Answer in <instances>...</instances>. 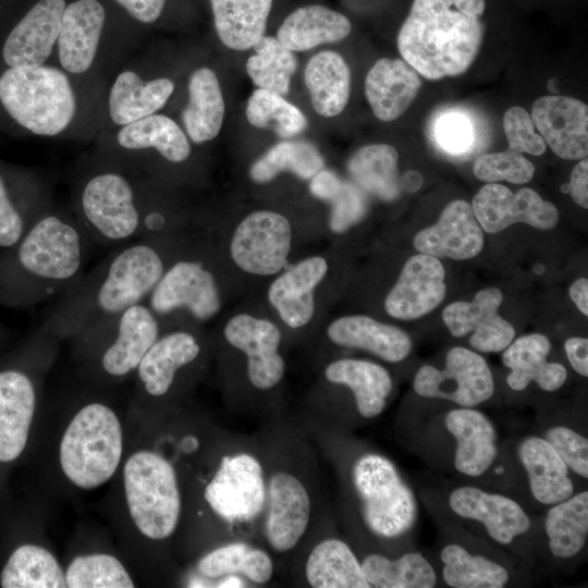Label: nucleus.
Wrapping results in <instances>:
<instances>
[{
  "label": "nucleus",
  "instance_id": "39",
  "mask_svg": "<svg viewBox=\"0 0 588 588\" xmlns=\"http://www.w3.org/2000/svg\"><path fill=\"white\" fill-rule=\"evenodd\" d=\"M120 148L130 152L156 150L171 163H182L191 156L187 136L171 118L154 113L123 125L117 134Z\"/></svg>",
  "mask_w": 588,
  "mask_h": 588
},
{
  "label": "nucleus",
  "instance_id": "4",
  "mask_svg": "<svg viewBox=\"0 0 588 588\" xmlns=\"http://www.w3.org/2000/svg\"><path fill=\"white\" fill-rule=\"evenodd\" d=\"M91 243L74 216L50 207L0 253V305L28 308L62 294L85 272Z\"/></svg>",
  "mask_w": 588,
  "mask_h": 588
},
{
  "label": "nucleus",
  "instance_id": "23",
  "mask_svg": "<svg viewBox=\"0 0 588 588\" xmlns=\"http://www.w3.org/2000/svg\"><path fill=\"white\" fill-rule=\"evenodd\" d=\"M541 137L559 157L580 160L588 155V108L568 96H543L531 109Z\"/></svg>",
  "mask_w": 588,
  "mask_h": 588
},
{
  "label": "nucleus",
  "instance_id": "48",
  "mask_svg": "<svg viewBox=\"0 0 588 588\" xmlns=\"http://www.w3.org/2000/svg\"><path fill=\"white\" fill-rule=\"evenodd\" d=\"M255 54L246 63L252 81L261 89L281 96L289 93L291 77L296 71L294 51L285 48L277 37L262 36L254 46Z\"/></svg>",
  "mask_w": 588,
  "mask_h": 588
},
{
  "label": "nucleus",
  "instance_id": "61",
  "mask_svg": "<svg viewBox=\"0 0 588 588\" xmlns=\"http://www.w3.org/2000/svg\"><path fill=\"white\" fill-rule=\"evenodd\" d=\"M562 191H563V192H568V184L563 185V186H562Z\"/></svg>",
  "mask_w": 588,
  "mask_h": 588
},
{
  "label": "nucleus",
  "instance_id": "5",
  "mask_svg": "<svg viewBox=\"0 0 588 588\" xmlns=\"http://www.w3.org/2000/svg\"><path fill=\"white\" fill-rule=\"evenodd\" d=\"M486 0H414L397 35L401 57L418 74L465 73L479 52Z\"/></svg>",
  "mask_w": 588,
  "mask_h": 588
},
{
  "label": "nucleus",
  "instance_id": "36",
  "mask_svg": "<svg viewBox=\"0 0 588 588\" xmlns=\"http://www.w3.org/2000/svg\"><path fill=\"white\" fill-rule=\"evenodd\" d=\"M174 90L167 77L144 81L131 70L122 71L114 79L108 97L112 122L123 126L160 110Z\"/></svg>",
  "mask_w": 588,
  "mask_h": 588
},
{
  "label": "nucleus",
  "instance_id": "43",
  "mask_svg": "<svg viewBox=\"0 0 588 588\" xmlns=\"http://www.w3.org/2000/svg\"><path fill=\"white\" fill-rule=\"evenodd\" d=\"M363 573L370 588H432L437 575L419 552H408L390 559L378 552L360 559Z\"/></svg>",
  "mask_w": 588,
  "mask_h": 588
},
{
  "label": "nucleus",
  "instance_id": "15",
  "mask_svg": "<svg viewBox=\"0 0 588 588\" xmlns=\"http://www.w3.org/2000/svg\"><path fill=\"white\" fill-rule=\"evenodd\" d=\"M278 573L271 553L248 540H231L200 553L186 576L188 587H259Z\"/></svg>",
  "mask_w": 588,
  "mask_h": 588
},
{
  "label": "nucleus",
  "instance_id": "45",
  "mask_svg": "<svg viewBox=\"0 0 588 588\" xmlns=\"http://www.w3.org/2000/svg\"><path fill=\"white\" fill-rule=\"evenodd\" d=\"M544 529L553 555L566 559L578 554L588 535V492L553 504L547 513Z\"/></svg>",
  "mask_w": 588,
  "mask_h": 588
},
{
  "label": "nucleus",
  "instance_id": "28",
  "mask_svg": "<svg viewBox=\"0 0 588 588\" xmlns=\"http://www.w3.org/2000/svg\"><path fill=\"white\" fill-rule=\"evenodd\" d=\"M49 208L39 181L0 164V253L16 244Z\"/></svg>",
  "mask_w": 588,
  "mask_h": 588
},
{
  "label": "nucleus",
  "instance_id": "1",
  "mask_svg": "<svg viewBox=\"0 0 588 588\" xmlns=\"http://www.w3.org/2000/svg\"><path fill=\"white\" fill-rule=\"evenodd\" d=\"M266 466V509L259 543L287 575L306 544L328 524L319 453L302 426L277 416L256 431Z\"/></svg>",
  "mask_w": 588,
  "mask_h": 588
},
{
  "label": "nucleus",
  "instance_id": "56",
  "mask_svg": "<svg viewBox=\"0 0 588 588\" xmlns=\"http://www.w3.org/2000/svg\"><path fill=\"white\" fill-rule=\"evenodd\" d=\"M136 21L150 24L161 15L166 0H115Z\"/></svg>",
  "mask_w": 588,
  "mask_h": 588
},
{
  "label": "nucleus",
  "instance_id": "37",
  "mask_svg": "<svg viewBox=\"0 0 588 588\" xmlns=\"http://www.w3.org/2000/svg\"><path fill=\"white\" fill-rule=\"evenodd\" d=\"M352 29L342 13L320 4L301 7L290 13L277 33V39L292 51H305L322 44L344 39Z\"/></svg>",
  "mask_w": 588,
  "mask_h": 588
},
{
  "label": "nucleus",
  "instance_id": "33",
  "mask_svg": "<svg viewBox=\"0 0 588 588\" xmlns=\"http://www.w3.org/2000/svg\"><path fill=\"white\" fill-rule=\"evenodd\" d=\"M503 351V364L511 369L506 382L512 390L523 391L534 381L543 391L553 392L565 383L566 368L547 360L551 343L544 334L523 335Z\"/></svg>",
  "mask_w": 588,
  "mask_h": 588
},
{
  "label": "nucleus",
  "instance_id": "16",
  "mask_svg": "<svg viewBox=\"0 0 588 588\" xmlns=\"http://www.w3.org/2000/svg\"><path fill=\"white\" fill-rule=\"evenodd\" d=\"M415 392L428 399L451 401L462 407H475L494 392V381L486 359L462 346L452 347L440 370L425 365L415 375Z\"/></svg>",
  "mask_w": 588,
  "mask_h": 588
},
{
  "label": "nucleus",
  "instance_id": "7",
  "mask_svg": "<svg viewBox=\"0 0 588 588\" xmlns=\"http://www.w3.org/2000/svg\"><path fill=\"white\" fill-rule=\"evenodd\" d=\"M342 473L367 531L380 540H395L416 522L417 503L396 466L384 455L363 451L351 461L330 460Z\"/></svg>",
  "mask_w": 588,
  "mask_h": 588
},
{
  "label": "nucleus",
  "instance_id": "46",
  "mask_svg": "<svg viewBox=\"0 0 588 588\" xmlns=\"http://www.w3.org/2000/svg\"><path fill=\"white\" fill-rule=\"evenodd\" d=\"M442 577L453 588H502L509 572L501 564L482 555H474L464 547L451 543L440 554Z\"/></svg>",
  "mask_w": 588,
  "mask_h": 588
},
{
  "label": "nucleus",
  "instance_id": "60",
  "mask_svg": "<svg viewBox=\"0 0 588 588\" xmlns=\"http://www.w3.org/2000/svg\"><path fill=\"white\" fill-rule=\"evenodd\" d=\"M424 179L418 171H406L400 179V186L402 189L414 193L417 192L422 185Z\"/></svg>",
  "mask_w": 588,
  "mask_h": 588
},
{
  "label": "nucleus",
  "instance_id": "9",
  "mask_svg": "<svg viewBox=\"0 0 588 588\" xmlns=\"http://www.w3.org/2000/svg\"><path fill=\"white\" fill-rule=\"evenodd\" d=\"M123 486L137 530L150 541L169 542L183 516L182 480L173 462L159 451L137 450L124 463Z\"/></svg>",
  "mask_w": 588,
  "mask_h": 588
},
{
  "label": "nucleus",
  "instance_id": "10",
  "mask_svg": "<svg viewBox=\"0 0 588 588\" xmlns=\"http://www.w3.org/2000/svg\"><path fill=\"white\" fill-rule=\"evenodd\" d=\"M160 333L159 318L146 303H139L95 322L72 339L87 370L109 382L134 373Z\"/></svg>",
  "mask_w": 588,
  "mask_h": 588
},
{
  "label": "nucleus",
  "instance_id": "32",
  "mask_svg": "<svg viewBox=\"0 0 588 588\" xmlns=\"http://www.w3.org/2000/svg\"><path fill=\"white\" fill-rule=\"evenodd\" d=\"M421 87L418 73L401 59H379L365 79V95L373 114L389 122L400 118Z\"/></svg>",
  "mask_w": 588,
  "mask_h": 588
},
{
  "label": "nucleus",
  "instance_id": "31",
  "mask_svg": "<svg viewBox=\"0 0 588 588\" xmlns=\"http://www.w3.org/2000/svg\"><path fill=\"white\" fill-rule=\"evenodd\" d=\"M327 271V260L314 256L299 261L271 283L268 299L290 328L304 327L311 320L315 311L314 290Z\"/></svg>",
  "mask_w": 588,
  "mask_h": 588
},
{
  "label": "nucleus",
  "instance_id": "13",
  "mask_svg": "<svg viewBox=\"0 0 588 588\" xmlns=\"http://www.w3.org/2000/svg\"><path fill=\"white\" fill-rule=\"evenodd\" d=\"M145 303L158 318L186 311L199 321L212 318L221 308L215 274L199 258L191 257L168 265Z\"/></svg>",
  "mask_w": 588,
  "mask_h": 588
},
{
  "label": "nucleus",
  "instance_id": "34",
  "mask_svg": "<svg viewBox=\"0 0 588 588\" xmlns=\"http://www.w3.org/2000/svg\"><path fill=\"white\" fill-rule=\"evenodd\" d=\"M327 334L335 345L364 350L389 363L404 360L412 351V340L401 328L363 315L338 318Z\"/></svg>",
  "mask_w": 588,
  "mask_h": 588
},
{
  "label": "nucleus",
  "instance_id": "59",
  "mask_svg": "<svg viewBox=\"0 0 588 588\" xmlns=\"http://www.w3.org/2000/svg\"><path fill=\"white\" fill-rule=\"evenodd\" d=\"M569 297L577 306L579 311L585 316L588 315V280L586 278H578L575 280L568 290Z\"/></svg>",
  "mask_w": 588,
  "mask_h": 588
},
{
  "label": "nucleus",
  "instance_id": "49",
  "mask_svg": "<svg viewBox=\"0 0 588 588\" xmlns=\"http://www.w3.org/2000/svg\"><path fill=\"white\" fill-rule=\"evenodd\" d=\"M429 134L434 146L443 154L451 157L466 156L478 147L479 119L469 109L446 107L432 117Z\"/></svg>",
  "mask_w": 588,
  "mask_h": 588
},
{
  "label": "nucleus",
  "instance_id": "27",
  "mask_svg": "<svg viewBox=\"0 0 588 588\" xmlns=\"http://www.w3.org/2000/svg\"><path fill=\"white\" fill-rule=\"evenodd\" d=\"M106 21L98 0H76L65 7L57 40L58 58L64 72L84 74L94 63Z\"/></svg>",
  "mask_w": 588,
  "mask_h": 588
},
{
  "label": "nucleus",
  "instance_id": "17",
  "mask_svg": "<svg viewBox=\"0 0 588 588\" xmlns=\"http://www.w3.org/2000/svg\"><path fill=\"white\" fill-rule=\"evenodd\" d=\"M330 523L306 544L287 576L303 587L370 588L360 559L345 540L330 532Z\"/></svg>",
  "mask_w": 588,
  "mask_h": 588
},
{
  "label": "nucleus",
  "instance_id": "54",
  "mask_svg": "<svg viewBox=\"0 0 588 588\" xmlns=\"http://www.w3.org/2000/svg\"><path fill=\"white\" fill-rule=\"evenodd\" d=\"M503 130L509 149L541 156L546 152L547 144L541 135L535 132V124L526 109L511 107L503 115Z\"/></svg>",
  "mask_w": 588,
  "mask_h": 588
},
{
  "label": "nucleus",
  "instance_id": "57",
  "mask_svg": "<svg viewBox=\"0 0 588 588\" xmlns=\"http://www.w3.org/2000/svg\"><path fill=\"white\" fill-rule=\"evenodd\" d=\"M568 192L573 200L580 207L588 208V160L580 161L573 168L568 183Z\"/></svg>",
  "mask_w": 588,
  "mask_h": 588
},
{
  "label": "nucleus",
  "instance_id": "21",
  "mask_svg": "<svg viewBox=\"0 0 588 588\" xmlns=\"http://www.w3.org/2000/svg\"><path fill=\"white\" fill-rule=\"evenodd\" d=\"M503 293L487 287L476 293L471 302H454L442 311V319L450 333L462 338L473 332L469 344L483 353L506 348L514 340L515 329L499 315Z\"/></svg>",
  "mask_w": 588,
  "mask_h": 588
},
{
  "label": "nucleus",
  "instance_id": "18",
  "mask_svg": "<svg viewBox=\"0 0 588 588\" xmlns=\"http://www.w3.org/2000/svg\"><path fill=\"white\" fill-rule=\"evenodd\" d=\"M291 243L289 220L278 212L259 210L240 222L231 240L230 254L243 271L271 275L286 264Z\"/></svg>",
  "mask_w": 588,
  "mask_h": 588
},
{
  "label": "nucleus",
  "instance_id": "42",
  "mask_svg": "<svg viewBox=\"0 0 588 588\" xmlns=\"http://www.w3.org/2000/svg\"><path fill=\"white\" fill-rule=\"evenodd\" d=\"M397 162L399 152L393 146L371 144L352 155L347 172L364 193L391 201L401 193Z\"/></svg>",
  "mask_w": 588,
  "mask_h": 588
},
{
  "label": "nucleus",
  "instance_id": "6",
  "mask_svg": "<svg viewBox=\"0 0 588 588\" xmlns=\"http://www.w3.org/2000/svg\"><path fill=\"white\" fill-rule=\"evenodd\" d=\"M74 217L91 242L106 246L166 236L171 226L147 185L114 166L97 167L82 177Z\"/></svg>",
  "mask_w": 588,
  "mask_h": 588
},
{
  "label": "nucleus",
  "instance_id": "35",
  "mask_svg": "<svg viewBox=\"0 0 588 588\" xmlns=\"http://www.w3.org/2000/svg\"><path fill=\"white\" fill-rule=\"evenodd\" d=\"M518 455L528 476L534 498L546 505L566 500L574 493L568 467L544 438L524 439Z\"/></svg>",
  "mask_w": 588,
  "mask_h": 588
},
{
  "label": "nucleus",
  "instance_id": "30",
  "mask_svg": "<svg viewBox=\"0 0 588 588\" xmlns=\"http://www.w3.org/2000/svg\"><path fill=\"white\" fill-rule=\"evenodd\" d=\"M323 377L330 384L346 388L352 396L356 418L372 419L387 406L393 388L390 372L381 365L357 358L329 363Z\"/></svg>",
  "mask_w": 588,
  "mask_h": 588
},
{
  "label": "nucleus",
  "instance_id": "22",
  "mask_svg": "<svg viewBox=\"0 0 588 588\" xmlns=\"http://www.w3.org/2000/svg\"><path fill=\"white\" fill-rule=\"evenodd\" d=\"M445 293L442 262L437 257L419 253L403 266L396 283L384 299V308L393 318L414 320L438 307Z\"/></svg>",
  "mask_w": 588,
  "mask_h": 588
},
{
  "label": "nucleus",
  "instance_id": "24",
  "mask_svg": "<svg viewBox=\"0 0 588 588\" xmlns=\"http://www.w3.org/2000/svg\"><path fill=\"white\" fill-rule=\"evenodd\" d=\"M37 403L32 370L0 369V462L16 460L24 451Z\"/></svg>",
  "mask_w": 588,
  "mask_h": 588
},
{
  "label": "nucleus",
  "instance_id": "58",
  "mask_svg": "<svg viewBox=\"0 0 588 588\" xmlns=\"http://www.w3.org/2000/svg\"><path fill=\"white\" fill-rule=\"evenodd\" d=\"M567 359L573 369L580 376H588V340L572 336L564 343Z\"/></svg>",
  "mask_w": 588,
  "mask_h": 588
},
{
  "label": "nucleus",
  "instance_id": "26",
  "mask_svg": "<svg viewBox=\"0 0 588 588\" xmlns=\"http://www.w3.org/2000/svg\"><path fill=\"white\" fill-rule=\"evenodd\" d=\"M449 505L457 516L480 523L500 544H510L530 527L528 515L517 502L477 487L456 488L449 497Z\"/></svg>",
  "mask_w": 588,
  "mask_h": 588
},
{
  "label": "nucleus",
  "instance_id": "51",
  "mask_svg": "<svg viewBox=\"0 0 588 588\" xmlns=\"http://www.w3.org/2000/svg\"><path fill=\"white\" fill-rule=\"evenodd\" d=\"M69 588H133L130 573L122 562L109 553H88L75 556L65 572Z\"/></svg>",
  "mask_w": 588,
  "mask_h": 588
},
{
  "label": "nucleus",
  "instance_id": "55",
  "mask_svg": "<svg viewBox=\"0 0 588 588\" xmlns=\"http://www.w3.org/2000/svg\"><path fill=\"white\" fill-rule=\"evenodd\" d=\"M544 440L554 449L568 468L588 478V440L565 426H554L544 433Z\"/></svg>",
  "mask_w": 588,
  "mask_h": 588
},
{
  "label": "nucleus",
  "instance_id": "53",
  "mask_svg": "<svg viewBox=\"0 0 588 588\" xmlns=\"http://www.w3.org/2000/svg\"><path fill=\"white\" fill-rule=\"evenodd\" d=\"M327 201L331 204L329 225L335 233L345 232L359 222L367 212L366 195L353 182L341 180Z\"/></svg>",
  "mask_w": 588,
  "mask_h": 588
},
{
  "label": "nucleus",
  "instance_id": "2",
  "mask_svg": "<svg viewBox=\"0 0 588 588\" xmlns=\"http://www.w3.org/2000/svg\"><path fill=\"white\" fill-rule=\"evenodd\" d=\"M198 462L188 505L198 516L199 554L231 540L259 543L266 466L257 432L224 430Z\"/></svg>",
  "mask_w": 588,
  "mask_h": 588
},
{
  "label": "nucleus",
  "instance_id": "3",
  "mask_svg": "<svg viewBox=\"0 0 588 588\" xmlns=\"http://www.w3.org/2000/svg\"><path fill=\"white\" fill-rule=\"evenodd\" d=\"M164 237L138 240L112 252L58 296L40 327L57 339L73 338L144 303L168 266Z\"/></svg>",
  "mask_w": 588,
  "mask_h": 588
},
{
  "label": "nucleus",
  "instance_id": "50",
  "mask_svg": "<svg viewBox=\"0 0 588 588\" xmlns=\"http://www.w3.org/2000/svg\"><path fill=\"white\" fill-rule=\"evenodd\" d=\"M248 122L259 128H269L279 136L291 138L307 126L303 112L281 95L258 88L248 99L246 107Z\"/></svg>",
  "mask_w": 588,
  "mask_h": 588
},
{
  "label": "nucleus",
  "instance_id": "41",
  "mask_svg": "<svg viewBox=\"0 0 588 588\" xmlns=\"http://www.w3.org/2000/svg\"><path fill=\"white\" fill-rule=\"evenodd\" d=\"M213 23L221 42L247 50L265 34L272 0H210Z\"/></svg>",
  "mask_w": 588,
  "mask_h": 588
},
{
  "label": "nucleus",
  "instance_id": "47",
  "mask_svg": "<svg viewBox=\"0 0 588 588\" xmlns=\"http://www.w3.org/2000/svg\"><path fill=\"white\" fill-rule=\"evenodd\" d=\"M324 168L317 148L306 142H281L256 160L249 170L256 183H267L279 173L290 171L301 179L309 180Z\"/></svg>",
  "mask_w": 588,
  "mask_h": 588
},
{
  "label": "nucleus",
  "instance_id": "44",
  "mask_svg": "<svg viewBox=\"0 0 588 588\" xmlns=\"http://www.w3.org/2000/svg\"><path fill=\"white\" fill-rule=\"evenodd\" d=\"M3 588H64L65 574L57 558L38 544L14 550L0 576Z\"/></svg>",
  "mask_w": 588,
  "mask_h": 588
},
{
  "label": "nucleus",
  "instance_id": "11",
  "mask_svg": "<svg viewBox=\"0 0 588 588\" xmlns=\"http://www.w3.org/2000/svg\"><path fill=\"white\" fill-rule=\"evenodd\" d=\"M123 430L117 413L107 404H84L72 417L59 446V463L65 478L84 490L109 481L123 455Z\"/></svg>",
  "mask_w": 588,
  "mask_h": 588
},
{
  "label": "nucleus",
  "instance_id": "14",
  "mask_svg": "<svg viewBox=\"0 0 588 588\" xmlns=\"http://www.w3.org/2000/svg\"><path fill=\"white\" fill-rule=\"evenodd\" d=\"M203 355L201 341L191 330L160 333L135 371L139 396L152 404L170 405L182 378L200 363Z\"/></svg>",
  "mask_w": 588,
  "mask_h": 588
},
{
  "label": "nucleus",
  "instance_id": "52",
  "mask_svg": "<svg viewBox=\"0 0 588 588\" xmlns=\"http://www.w3.org/2000/svg\"><path fill=\"white\" fill-rule=\"evenodd\" d=\"M473 172L477 179L487 183L507 181L513 184L529 182L535 167L520 152L507 148L505 151L485 154L476 159Z\"/></svg>",
  "mask_w": 588,
  "mask_h": 588
},
{
  "label": "nucleus",
  "instance_id": "40",
  "mask_svg": "<svg viewBox=\"0 0 588 588\" xmlns=\"http://www.w3.org/2000/svg\"><path fill=\"white\" fill-rule=\"evenodd\" d=\"M315 111L327 118L340 114L346 107L351 90V72L336 52L324 50L315 54L304 73Z\"/></svg>",
  "mask_w": 588,
  "mask_h": 588
},
{
  "label": "nucleus",
  "instance_id": "12",
  "mask_svg": "<svg viewBox=\"0 0 588 588\" xmlns=\"http://www.w3.org/2000/svg\"><path fill=\"white\" fill-rule=\"evenodd\" d=\"M223 336L244 356L245 379L249 392L256 394L257 418L268 419L261 395L275 391L285 375L281 331L270 320L240 314L225 323Z\"/></svg>",
  "mask_w": 588,
  "mask_h": 588
},
{
  "label": "nucleus",
  "instance_id": "8",
  "mask_svg": "<svg viewBox=\"0 0 588 588\" xmlns=\"http://www.w3.org/2000/svg\"><path fill=\"white\" fill-rule=\"evenodd\" d=\"M0 106L23 130L51 137L72 124L77 100L65 72L42 64L5 68L0 74Z\"/></svg>",
  "mask_w": 588,
  "mask_h": 588
},
{
  "label": "nucleus",
  "instance_id": "38",
  "mask_svg": "<svg viewBox=\"0 0 588 588\" xmlns=\"http://www.w3.org/2000/svg\"><path fill=\"white\" fill-rule=\"evenodd\" d=\"M224 118V100L216 73L209 68L195 70L188 81V102L182 112L185 131L193 143L213 139Z\"/></svg>",
  "mask_w": 588,
  "mask_h": 588
},
{
  "label": "nucleus",
  "instance_id": "19",
  "mask_svg": "<svg viewBox=\"0 0 588 588\" xmlns=\"http://www.w3.org/2000/svg\"><path fill=\"white\" fill-rule=\"evenodd\" d=\"M471 208L481 229L499 233L516 222L539 230H551L559 222L556 207L531 188L513 193L498 183H487L473 198Z\"/></svg>",
  "mask_w": 588,
  "mask_h": 588
},
{
  "label": "nucleus",
  "instance_id": "25",
  "mask_svg": "<svg viewBox=\"0 0 588 588\" xmlns=\"http://www.w3.org/2000/svg\"><path fill=\"white\" fill-rule=\"evenodd\" d=\"M483 243V230L471 205L463 199L449 203L438 221L419 231L414 237V246L419 253L454 260L477 256Z\"/></svg>",
  "mask_w": 588,
  "mask_h": 588
},
{
  "label": "nucleus",
  "instance_id": "20",
  "mask_svg": "<svg viewBox=\"0 0 588 588\" xmlns=\"http://www.w3.org/2000/svg\"><path fill=\"white\" fill-rule=\"evenodd\" d=\"M64 0H38L8 30L1 45L5 68L42 65L57 44Z\"/></svg>",
  "mask_w": 588,
  "mask_h": 588
},
{
  "label": "nucleus",
  "instance_id": "29",
  "mask_svg": "<svg viewBox=\"0 0 588 588\" xmlns=\"http://www.w3.org/2000/svg\"><path fill=\"white\" fill-rule=\"evenodd\" d=\"M445 426L455 439V469L468 477L483 475L498 455L497 431L490 419L473 407L450 411Z\"/></svg>",
  "mask_w": 588,
  "mask_h": 588
}]
</instances>
